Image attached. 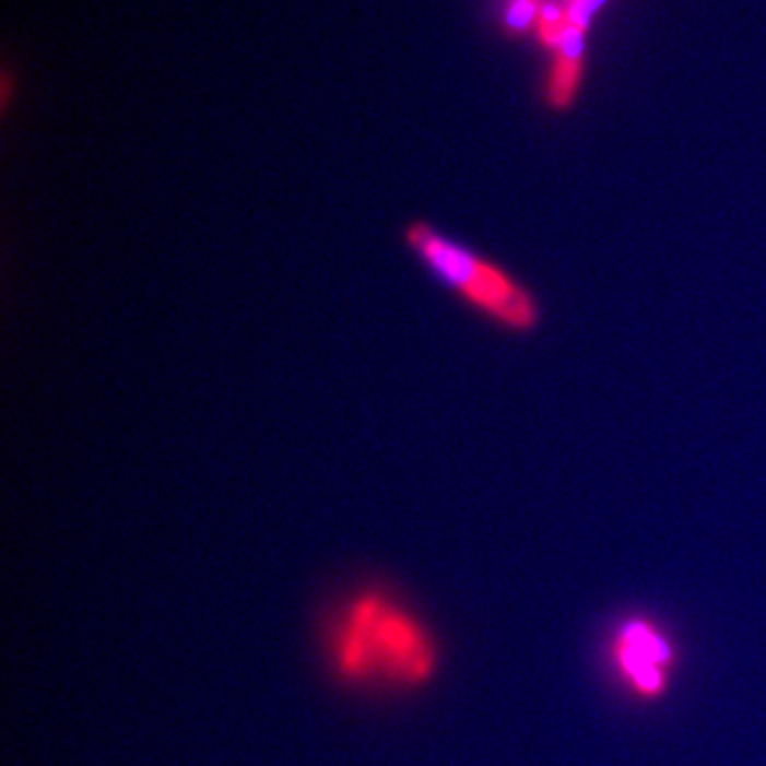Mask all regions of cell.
Returning a JSON list of instances; mask_svg holds the SVG:
<instances>
[{
  "instance_id": "obj_1",
  "label": "cell",
  "mask_w": 766,
  "mask_h": 766,
  "mask_svg": "<svg viewBox=\"0 0 766 766\" xmlns=\"http://www.w3.org/2000/svg\"><path fill=\"white\" fill-rule=\"evenodd\" d=\"M332 664L350 684L417 687L437 673L431 633L386 594L364 592L343 609L330 639Z\"/></svg>"
},
{
  "instance_id": "obj_2",
  "label": "cell",
  "mask_w": 766,
  "mask_h": 766,
  "mask_svg": "<svg viewBox=\"0 0 766 766\" xmlns=\"http://www.w3.org/2000/svg\"><path fill=\"white\" fill-rule=\"evenodd\" d=\"M401 239L411 258L464 307L511 334H530L543 322L537 296L503 269L428 220H411Z\"/></svg>"
},
{
  "instance_id": "obj_3",
  "label": "cell",
  "mask_w": 766,
  "mask_h": 766,
  "mask_svg": "<svg viewBox=\"0 0 766 766\" xmlns=\"http://www.w3.org/2000/svg\"><path fill=\"white\" fill-rule=\"evenodd\" d=\"M609 651L617 677L637 698L658 700L667 694L675 647L651 620L639 615L624 620L611 637Z\"/></svg>"
},
{
  "instance_id": "obj_4",
  "label": "cell",
  "mask_w": 766,
  "mask_h": 766,
  "mask_svg": "<svg viewBox=\"0 0 766 766\" xmlns=\"http://www.w3.org/2000/svg\"><path fill=\"white\" fill-rule=\"evenodd\" d=\"M584 78V58L556 54L545 81V101L554 111H566L579 94Z\"/></svg>"
},
{
  "instance_id": "obj_5",
  "label": "cell",
  "mask_w": 766,
  "mask_h": 766,
  "mask_svg": "<svg viewBox=\"0 0 766 766\" xmlns=\"http://www.w3.org/2000/svg\"><path fill=\"white\" fill-rule=\"evenodd\" d=\"M566 26L568 24H566L565 2L541 0L537 24H534V33H537L539 43L543 47H547L550 51H556L563 35H565Z\"/></svg>"
},
{
  "instance_id": "obj_6",
  "label": "cell",
  "mask_w": 766,
  "mask_h": 766,
  "mask_svg": "<svg viewBox=\"0 0 766 766\" xmlns=\"http://www.w3.org/2000/svg\"><path fill=\"white\" fill-rule=\"evenodd\" d=\"M539 7L541 0H509L503 13L507 31L514 35H525L526 31L534 28Z\"/></svg>"
},
{
  "instance_id": "obj_7",
  "label": "cell",
  "mask_w": 766,
  "mask_h": 766,
  "mask_svg": "<svg viewBox=\"0 0 766 766\" xmlns=\"http://www.w3.org/2000/svg\"><path fill=\"white\" fill-rule=\"evenodd\" d=\"M606 0H566V24L588 33L592 26V20L599 15V11L605 7Z\"/></svg>"
},
{
  "instance_id": "obj_8",
  "label": "cell",
  "mask_w": 766,
  "mask_h": 766,
  "mask_svg": "<svg viewBox=\"0 0 766 766\" xmlns=\"http://www.w3.org/2000/svg\"><path fill=\"white\" fill-rule=\"evenodd\" d=\"M558 2H566V0H558Z\"/></svg>"
}]
</instances>
